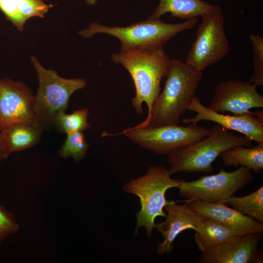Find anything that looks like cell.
<instances>
[{
	"mask_svg": "<svg viewBox=\"0 0 263 263\" xmlns=\"http://www.w3.org/2000/svg\"><path fill=\"white\" fill-rule=\"evenodd\" d=\"M195 40L186 62L203 72L227 54L229 44L224 28V17L221 7L201 16Z\"/></svg>",
	"mask_w": 263,
	"mask_h": 263,
	"instance_id": "obj_8",
	"label": "cell"
},
{
	"mask_svg": "<svg viewBox=\"0 0 263 263\" xmlns=\"http://www.w3.org/2000/svg\"><path fill=\"white\" fill-rule=\"evenodd\" d=\"M257 86L248 82L229 79L220 82L208 106L219 113L230 112L235 115L250 113L253 108L263 107V96Z\"/></svg>",
	"mask_w": 263,
	"mask_h": 263,
	"instance_id": "obj_12",
	"label": "cell"
},
{
	"mask_svg": "<svg viewBox=\"0 0 263 263\" xmlns=\"http://www.w3.org/2000/svg\"><path fill=\"white\" fill-rule=\"evenodd\" d=\"M253 54V73L249 82L258 86L263 85V38L260 35L249 36Z\"/></svg>",
	"mask_w": 263,
	"mask_h": 263,
	"instance_id": "obj_24",
	"label": "cell"
},
{
	"mask_svg": "<svg viewBox=\"0 0 263 263\" xmlns=\"http://www.w3.org/2000/svg\"><path fill=\"white\" fill-rule=\"evenodd\" d=\"M186 62L170 59L165 86L154 101L150 115L139 126L157 127L178 125L188 110L203 77Z\"/></svg>",
	"mask_w": 263,
	"mask_h": 263,
	"instance_id": "obj_1",
	"label": "cell"
},
{
	"mask_svg": "<svg viewBox=\"0 0 263 263\" xmlns=\"http://www.w3.org/2000/svg\"><path fill=\"white\" fill-rule=\"evenodd\" d=\"M223 203L230 206L241 213L263 223V186L242 197L233 195Z\"/></svg>",
	"mask_w": 263,
	"mask_h": 263,
	"instance_id": "obj_21",
	"label": "cell"
},
{
	"mask_svg": "<svg viewBox=\"0 0 263 263\" xmlns=\"http://www.w3.org/2000/svg\"><path fill=\"white\" fill-rule=\"evenodd\" d=\"M220 155L227 167L241 165L255 173L263 169V143H257L253 147L238 146L225 150Z\"/></svg>",
	"mask_w": 263,
	"mask_h": 263,
	"instance_id": "obj_20",
	"label": "cell"
},
{
	"mask_svg": "<svg viewBox=\"0 0 263 263\" xmlns=\"http://www.w3.org/2000/svg\"><path fill=\"white\" fill-rule=\"evenodd\" d=\"M253 180L251 170L241 166L231 172L222 169L218 173L202 176L194 181L180 180L177 188L185 201L223 203Z\"/></svg>",
	"mask_w": 263,
	"mask_h": 263,
	"instance_id": "obj_7",
	"label": "cell"
},
{
	"mask_svg": "<svg viewBox=\"0 0 263 263\" xmlns=\"http://www.w3.org/2000/svg\"><path fill=\"white\" fill-rule=\"evenodd\" d=\"M209 132V129L190 124L188 126L176 125L157 127L136 125L118 134H124L139 146L157 154L168 155L174 150L207 136Z\"/></svg>",
	"mask_w": 263,
	"mask_h": 263,
	"instance_id": "obj_9",
	"label": "cell"
},
{
	"mask_svg": "<svg viewBox=\"0 0 263 263\" xmlns=\"http://www.w3.org/2000/svg\"><path fill=\"white\" fill-rule=\"evenodd\" d=\"M172 174L164 165L150 166L147 173L131 180L123 187V190L138 197L141 209L136 214V228L145 227L147 235L150 238L155 228V220L158 216L166 217L164 207L170 201L167 200L166 191L177 188L180 180L171 177Z\"/></svg>",
	"mask_w": 263,
	"mask_h": 263,
	"instance_id": "obj_5",
	"label": "cell"
},
{
	"mask_svg": "<svg viewBox=\"0 0 263 263\" xmlns=\"http://www.w3.org/2000/svg\"><path fill=\"white\" fill-rule=\"evenodd\" d=\"M89 116L88 110L85 108L74 111L70 114L62 112L57 115L54 125L59 131L66 134L83 132L90 128V123L88 122Z\"/></svg>",
	"mask_w": 263,
	"mask_h": 263,
	"instance_id": "obj_22",
	"label": "cell"
},
{
	"mask_svg": "<svg viewBox=\"0 0 263 263\" xmlns=\"http://www.w3.org/2000/svg\"><path fill=\"white\" fill-rule=\"evenodd\" d=\"M197 18L179 23H168L160 19L148 18L124 27L107 26L93 22L88 28L78 34L90 38L98 33H104L117 38L121 43V51L135 49L152 50L160 47L179 33L192 29L197 23Z\"/></svg>",
	"mask_w": 263,
	"mask_h": 263,
	"instance_id": "obj_4",
	"label": "cell"
},
{
	"mask_svg": "<svg viewBox=\"0 0 263 263\" xmlns=\"http://www.w3.org/2000/svg\"><path fill=\"white\" fill-rule=\"evenodd\" d=\"M236 236L225 225L206 217L195 230L194 238L198 249L203 252Z\"/></svg>",
	"mask_w": 263,
	"mask_h": 263,
	"instance_id": "obj_19",
	"label": "cell"
},
{
	"mask_svg": "<svg viewBox=\"0 0 263 263\" xmlns=\"http://www.w3.org/2000/svg\"><path fill=\"white\" fill-rule=\"evenodd\" d=\"M111 58L115 64L124 66L132 78L135 95L132 99V105L136 113L139 114L143 113L142 105L145 102L148 109V117L160 93L162 78L167 76L170 58L163 47L120 51L112 54Z\"/></svg>",
	"mask_w": 263,
	"mask_h": 263,
	"instance_id": "obj_2",
	"label": "cell"
},
{
	"mask_svg": "<svg viewBox=\"0 0 263 263\" xmlns=\"http://www.w3.org/2000/svg\"><path fill=\"white\" fill-rule=\"evenodd\" d=\"M218 4H211L202 0H160L154 12L149 18L160 19L170 13L172 17L182 19L197 18L220 7Z\"/></svg>",
	"mask_w": 263,
	"mask_h": 263,
	"instance_id": "obj_17",
	"label": "cell"
},
{
	"mask_svg": "<svg viewBox=\"0 0 263 263\" xmlns=\"http://www.w3.org/2000/svg\"><path fill=\"white\" fill-rule=\"evenodd\" d=\"M89 145L83 132H75L67 134L63 144L58 150V155L64 159L72 157L77 162L85 156Z\"/></svg>",
	"mask_w": 263,
	"mask_h": 263,
	"instance_id": "obj_23",
	"label": "cell"
},
{
	"mask_svg": "<svg viewBox=\"0 0 263 263\" xmlns=\"http://www.w3.org/2000/svg\"><path fill=\"white\" fill-rule=\"evenodd\" d=\"M43 130L25 123H15L3 128L1 133L5 145L11 152L31 148L38 143Z\"/></svg>",
	"mask_w": 263,
	"mask_h": 263,
	"instance_id": "obj_18",
	"label": "cell"
},
{
	"mask_svg": "<svg viewBox=\"0 0 263 263\" xmlns=\"http://www.w3.org/2000/svg\"><path fill=\"white\" fill-rule=\"evenodd\" d=\"M209 130L207 136L168 154L171 174L211 173L213 162L225 150L238 146H252V141L246 136L236 135L219 125L215 124Z\"/></svg>",
	"mask_w": 263,
	"mask_h": 263,
	"instance_id": "obj_3",
	"label": "cell"
},
{
	"mask_svg": "<svg viewBox=\"0 0 263 263\" xmlns=\"http://www.w3.org/2000/svg\"><path fill=\"white\" fill-rule=\"evenodd\" d=\"M18 229L14 215L0 206V243Z\"/></svg>",
	"mask_w": 263,
	"mask_h": 263,
	"instance_id": "obj_25",
	"label": "cell"
},
{
	"mask_svg": "<svg viewBox=\"0 0 263 263\" xmlns=\"http://www.w3.org/2000/svg\"><path fill=\"white\" fill-rule=\"evenodd\" d=\"M98 0H86V2L89 5H94Z\"/></svg>",
	"mask_w": 263,
	"mask_h": 263,
	"instance_id": "obj_27",
	"label": "cell"
},
{
	"mask_svg": "<svg viewBox=\"0 0 263 263\" xmlns=\"http://www.w3.org/2000/svg\"><path fill=\"white\" fill-rule=\"evenodd\" d=\"M31 59L39 83L34 95V110L37 123L43 131L54 125L57 115L67 109L71 95L83 89L86 81L82 78L62 77L55 70L44 68L35 56Z\"/></svg>",
	"mask_w": 263,
	"mask_h": 263,
	"instance_id": "obj_6",
	"label": "cell"
},
{
	"mask_svg": "<svg viewBox=\"0 0 263 263\" xmlns=\"http://www.w3.org/2000/svg\"><path fill=\"white\" fill-rule=\"evenodd\" d=\"M0 145H4L6 146L4 141L3 140L1 133L0 132Z\"/></svg>",
	"mask_w": 263,
	"mask_h": 263,
	"instance_id": "obj_28",
	"label": "cell"
},
{
	"mask_svg": "<svg viewBox=\"0 0 263 263\" xmlns=\"http://www.w3.org/2000/svg\"><path fill=\"white\" fill-rule=\"evenodd\" d=\"M33 102L32 91L24 83L7 77L0 78V131L15 123H28L40 128L36 121Z\"/></svg>",
	"mask_w": 263,
	"mask_h": 263,
	"instance_id": "obj_11",
	"label": "cell"
},
{
	"mask_svg": "<svg viewBox=\"0 0 263 263\" xmlns=\"http://www.w3.org/2000/svg\"><path fill=\"white\" fill-rule=\"evenodd\" d=\"M10 153L5 146L0 145V161L6 158Z\"/></svg>",
	"mask_w": 263,
	"mask_h": 263,
	"instance_id": "obj_26",
	"label": "cell"
},
{
	"mask_svg": "<svg viewBox=\"0 0 263 263\" xmlns=\"http://www.w3.org/2000/svg\"><path fill=\"white\" fill-rule=\"evenodd\" d=\"M193 210L230 228L239 236L263 232V223L246 216L223 203L185 201Z\"/></svg>",
	"mask_w": 263,
	"mask_h": 263,
	"instance_id": "obj_15",
	"label": "cell"
},
{
	"mask_svg": "<svg viewBox=\"0 0 263 263\" xmlns=\"http://www.w3.org/2000/svg\"><path fill=\"white\" fill-rule=\"evenodd\" d=\"M263 232L236 236L205 252L201 263H262L263 253L258 248Z\"/></svg>",
	"mask_w": 263,
	"mask_h": 263,
	"instance_id": "obj_13",
	"label": "cell"
},
{
	"mask_svg": "<svg viewBox=\"0 0 263 263\" xmlns=\"http://www.w3.org/2000/svg\"><path fill=\"white\" fill-rule=\"evenodd\" d=\"M43 0H0V9L6 18L18 30L22 31L26 21L38 17L43 18L53 4Z\"/></svg>",
	"mask_w": 263,
	"mask_h": 263,
	"instance_id": "obj_16",
	"label": "cell"
},
{
	"mask_svg": "<svg viewBox=\"0 0 263 263\" xmlns=\"http://www.w3.org/2000/svg\"><path fill=\"white\" fill-rule=\"evenodd\" d=\"M164 208L167 212L165 220L155 224V228L164 239L157 246L159 255L170 253L177 236L188 229L196 230L200 222L206 217L192 209L186 202L178 204L170 201Z\"/></svg>",
	"mask_w": 263,
	"mask_h": 263,
	"instance_id": "obj_14",
	"label": "cell"
},
{
	"mask_svg": "<svg viewBox=\"0 0 263 263\" xmlns=\"http://www.w3.org/2000/svg\"></svg>",
	"mask_w": 263,
	"mask_h": 263,
	"instance_id": "obj_29",
	"label": "cell"
},
{
	"mask_svg": "<svg viewBox=\"0 0 263 263\" xmlns=\"http://www.w3.org/2000/svg\"><path fill=\"white\" fill-rule=\"evenodd\" d=\"M188 110L196 113L192 118H184V124H197L200 121L213 122L228 130L241 133L257 143H263V111L230 115L219 113L205 106L199 97L195 96Z\"/></svg>",
	"mask_w": 263,
	"mask_h": 263,
	"instance_id": "obj_10",
	"label": "cell"
}]
</instances>
